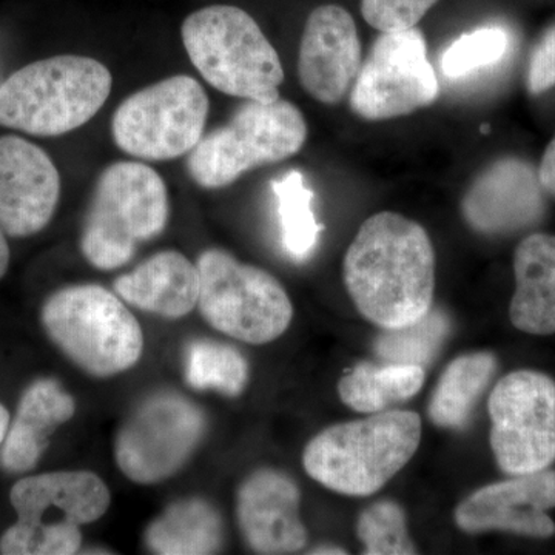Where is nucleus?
Wrapping results in <instances>:
<instances>
[{"mask_svg": "<svg viewBox=\"0 0 555 555\" xmlns=\"http://www.w3.org/2000/svg\"><path fill=\"white\" fill-rule=\"evenodd\" d=\"M353 305L382 328L415 323L433 309L436 251L423 225L382 211L363 222L343 262Z\"/></svg>", "mask_w": 555, "mask_h": 555, "instance_id": "nucleus-1", "label": "nucleus"}, {"mask_svg": "<svg viewBox=\"0 0 555 555\" xmlns=\"http://www.w3.org/2000/svg\"><path fill=\"white\" fill-rule=\"evenodd\" d=\"M422 441V418L412 411H383L338 423L309 441L302 466L324 488L367 496L411 462Z\"/></svg>", "mask_w": 555, "mask_h": 555, "instance_id": "nucleus-2", "label": "nucleus"}, {"mask_svg": "<svg viewBox=\"0 0 555 555\" xmlns=\"http://www.w3.org/2000/svg\"><path fill=\"white\" fill-rule=\"evenodd\" d=\"M40 324L50 341L76 367L109 378L137 366L144 332L118 294L100 284H69L43 301Z\"/></svg>", "mask_w": 555, "mask_h": 555, "instance_id": "nucleus-3", "label": "nucleus"}, {"mask_svg": "<svg viewBox=\"0 0 555 555\" xmlns=\"http://www.w3.org/2000/svg\"><path fill=\"white\" fill-rule=\"evenodd\" d=\"M112 86V73L93 57L61 54L33 62L0 86V126L61 137L98 115Z\"/></svg>", "mask_w": 555, "mask_h": 555, "instance_id": "nucleus-4", "label": "nucleus"}, {"mask_svg": "<svg viewBox=\"0 0 555 555\" xmlns=\"http://www.w3.org/2000/svg\"><path fill=\"white\" fill-rule=\"evenodd\" d=\"M169 217V192L158 171L137 160H119L98 178L80 232V251L94 269H118L141 244L166 230Z\"/></svg>", "mask_w": 555, "mask_h": 555, "instance_id": "nucleus-5", "label": "nucleus"}, {"mask_svg": "<svg viewBox=\"0 0 555 555\" xmlns=\"http://www.w3.org/2000/svg\"><path fill=\"white\" fill-rule=\"evenodd\" d=\"M181 36L190 61L214 89L244 101L280 100L283 64L246 11L206 7L190 14Z\"/></svg>", "mask_w": 555, "mask_h": 555, "instance_id": "nucleus-6", "label": "nucleus"}, {"mask_svg": "<svg viewBox=\"0 0 555 555\" xmlns=\"http://www.w3.org/2000/svg\"><path fill=\"white\" fill-rule=\"evenodd\" d=\"M306 139L308 122L292 102L246 101L228 124L201 138L188 171L199 188H228L247 171L297 155Z\"/></svg>", "mask_w": 555, "mask_h": 555, "instance_id": "nucleus-7", "label": "nucleus"}, {"mask_svg": "<svg viewBox=\"0 0 555 555\" xmlns=\"http://www.w3.org/2000/svg\"><path fill=\"white\" fill-rule=\"evenodd\" d=\"M196 268L201 315L221 334L259 346L275 341L291 326L294 306L272 273L221 248L204 250Z\"/></svg>", "mask_w": 555, "mask_h": 555, "instance_id": "nucleus-8", "label": "nucleus"}, {"mask_svg": "<svg viewBox=\"0 0 555 555\" xmlns=\"http://www.w3.org/2000/svg\"><path fill=\"white\" fill-rule=\"evenodd\" d=\"M208 109L210 102L198 80L170 76L120 102L112 119L113 141L134 158H179L204 137Z\"/></svg>", "mask_w": 555, "mask_h": 555, "instance_id": "nucleus-9", "label": "nucleus"}, {"mask_svg": "<svg viewBox=\"0 0 555 555\" xmlns=\"http://www.w3.org/2000/svg\"><path fill=\"white\" fill-rule=\"evenodd\" d=\"M206 433L198 404L178 392L153 393L119 427L116 465L133 483H163L188 465Z\"/></svg>", "mask_w": 555, "mask_h": 555, "instance_id": "nucleus-10", "label": "nucleus"}, {"mask_svg": "<svg viewBox=\"0 0 555 555\" xmlns=\"http://www.w3.org/2000/svg\"><path fill=\"white\" fill-rule=\"evenodd\" d=\"M496 465L507 476L539 473L555 463V382L520 369L500 379L488 401Z\"/></svg>", "mask_w": 555, "mask_h": 555, "instance_id": "nucleus-11", "label": "nucleus"}, {"mask_svg": "<svg viewBox=\"0 0 555 555\" xmlns=\"http://www.w3.org/2000/svg\"><path fill=\"white\" fill-rule=\"evenodd\" d=\"M438 91L423 33H382L350 89V108L367 120L400 118L434 104Z\"/></svg>", "mask_w": 555, "mask_h": 555, "instance_id": "nucleus-12", "label": "nucleus"}, {"mask_svg": "<svg viewBox=\"0 0 555 555\" xmlns=\"http://www.w3.org/2000/svg\"><path fill=\"white\" fill-rule=\"evenodd\" d=\"M551 509H555V470L547 467L477 489L456 506L454 518L466 534L503 531L550 539L555 534Z\"/></svg>", "mask_w": 555, "mask_h": 555, "instance_id": "nucleus-13", "label": "nucleus"}, {"mask_svg": "<svg viewBox=\"0 0 555 555\" xmlns=\"http://www.w3.org/2000/svg\"><path fill=\"white\" fill-rule=\"evenodd\" d=\"M539 170L528 160L505 156L486 167L462 199L470 229L483 235H511L535 228L546 215Z\"/></svg>", "mask_w": 555, "mask_h": 555, "instance_id": "nucleus-14", "label": "nucleus"}, {"mask_svg": "<svg viewBox=\"0 0 555 555\" xmlns=\"http://www.w3.org/2000/svg\"><path fill=\"white\" fill-rule=\"evenodd\" d=\"M61 199V175L46 150L20 137H0V228L28 238L50 224Z\"/></svg>", "mask_w": 555, "mask_h": 555, "instance_id": "nucleus-15", "label": "nucleus"}, {"mask_svg": "<svg viewBox=\"0 0 555 555\" xmlns=\"http://www.w3.org/2000/svg\"><path fill=\"white\" fill-rule=\"evenodd\" d=\"M297 481L275 467H261L244 478L236 492L241 535L254 553L297 554L308 545V529L299 517Z\"/></svg>", "mask_w": 555, "mask_h": 555, "instance_id": "nucleus-16", "label": "nucleus"}, {"mask_svg": "<svg viewBox=\"0 0 555 555\" xmlns=\"http://www.w3.org/2000/svg\"><path fill=\"white\" fill-rule=\"evenodd\" d=\"M361 67L356 21L338 5L313 10L299 46L298 76L313 100L337 105L345 100Z\"/></svg>", "mask_w": 555, "mask_h": 555, "instance_id": "nucleus-17", "label": "nucleus"}, {"mask_svg": "<svg viewBox=\"0 0 555 555\" xmlns=\"http://www.w3.org/2000/svg\"><path fill=\"white\" fill-rule=\"evenodd\" d=\"M10 503L20 521L80 528L107 514L112 492L91 470H51L22 476L11 488Z\"/></svg>", "mask_w": 555, "mask_h": 555, "instance_id": "nucleus-18", "label": "nucleus"}, {"mask_svg": "<svg viewBox=\"0 0 555 555\" xmlns=\"http://www.w3.org/2000/svg\"><path fill=\"white\" fill-rule=\"evenodd\" d=\"M76 414V400L60 379L40 377L25 387L0 447V467L25 476L39 465L51 437Z\"/></svg>", "mask_w": 555, "mask_h": 555, "instance_id": "nucleus-19", "label": "nucleus"}, {"mask_svg": "<svg viewBox=\"0 0 555 555\" xmlns=\"http://www.w3.org/2000/svg\"><path fill=\"white\" fill-rule=\"evenodd\" d=\"M113 288L142 312L179 320L198 306L199 272L181 251L163 250L116 278Z\"/></svg>", "mask_w": 555, "mask_h": 555, "instance_id": "nucleus-20", "label": "nucleus"}, {"mask_svg": "<svg viewBox=\"0 0 555 555\" xmlns=\"http://www.w3.org/2000/svg\"><path fill=\"white\" fill-rule=\"evenodd\" d=\"M514 275L511 323L529 335L555 334V236L534 233L521 241L514 255Z\"/></svg>", "mask_w": 555, "mask_h": 555, "instance_id": "nucleus-21", "label": "nucleus"}, {"mask_svg": "<svg viewBox=\"0 0 555 555\" xmlns=\"http://www.w3.org/2000/svg\"><path fill=\"white\" fill-rule=\"evenodd\" d=\"M224 521L214 503L190 496L171 503L150 524L145 545L159 555H207L221 553Z\"/></svg>", "mask_w": 555, "mask_h": 555, "instance_id": "nucleus-22", "label": "nucleus"}, {"mask_svg": "<svg viewBox=\"0 0 555 555\" xmlns=\"http://www.w3.org/2000/svg\"><path fill=\"white\" fill-rule=\"evenodd\" d=\"M496 367L499 361L491 352L465 353L451 361L430 397V422L443 429H463L491 385Z\"/></svg>", "mask_w": 555, "mask_h": 555, "instance_id": "nucleus-23", "label": "nucleus"}, {"mask_svg": "<svg viewBox=\"0 0 555 555\" xmlns=\"http://www.w3.org/2000/svg\"><path fill=\"white\" fill-rule=\"evenodd\" d=\"M425 379L426 371L420 366L360 363L339 379L338 396L352 411L377 414L411 400Z\"/></svg>", "mask_w": 555, "mask_h": 555, "instance_id": "nucleus-24", "label": "nucleus"}, {"mask_svg": "<svg viewBox=\"0 0 555 555\" xmlns=\"http://www.w3.org/2000/svg\"><path fill=\"white\" fill-rule=\"evenodd\" d=\"M451 327L448 313L433 308L408 326L383 328L372 347L382 363L426 369L436 360Z\"/></svg>", "mask_w": 555, "mask_h": 555, "instance_id": "nucleus-25", "label": "nucleus"}, {"mask_svg": "<svg viewBox=\"0 0 555 555\" xmlns=\"http://www.w3.org/2000/svg\"><path fill=\"white\" fill-rule=\"evenodd\" d=\"M278 199L281 238L288 257L306 261L315 250L321 225L313 211V192L306 184L301 171L291 170L283 178L273 181Z\"/></svg>", "mask_w": 555, "mask_h": 555, "instance_id": "nucleus-26", "label": "nucleus"}, {"mask_svg": "<svg viewBox=\"0 0 555 555\" xmlns=\"http://www.w3.org/2000/svg\"><path fill=\"white\" fill-rule=\"evenodd\" d=\"M184 374L193 389L238 397L247 387L250 369L236 347L215 339H196L185 350Z\"/></svg>", "mask_w": 555, "mask_h": 555, "instance_id": "nucleus-27", "label": "nucleus"}, {"mask_svg": "<svg viewBox=\"0 0 555 555\" xmlns=\"http://www.w3.org/2000/svg\"><path fill=\"white\" fill-rule=\"evenodd\" d=\"M358 540L366 555H412L418 553L408 532L406 513L393 500H378L357 520Z\"/></svg>", "mask_w": 555, "mask_h": 555, "instance_id": "nucleus-28", "label": "nucleus"}, {"mask_svg": "<svg viewBox=\"0 0 555 555\" xmlns=\"http://www.w3.org/2000/svg\"><path fill=\"white\" fill-rule=\"evenodd\" d=\"M82 546V532L76 526H50L14 521L0 535L3 555H72Z\"/></svg>", "mask_w": 555, "mask_h": 555, "instance_id": "nucleus-29", "label": "nucleus"}, {"mask_svg": "<svg viewBox=\"0 0 555 555\" xmlns=\"http://www.w3.org/2000/svg\"><path fill=\"white\" fill-rule=\"evenodd\" d=\"M509 47V36L500 27L478 28L455 39L441 56V72L449 79L463 78L496 64Z\"/></svg>", "mask_w": 555, "mask_h": 555, "instance_id": "nucleus-30", "label": "nucleus"}, {"mask_svg": "<svg viewBox=\"0 0 555 555\" xmlns=\"http://www.w3.org/2000/svg\"><path fill=\"white\" fill-rule=\"evenodd\" d=\"M438 0H361V13L371 27L382 33L416 27Z\"/></svg>", "mask_w": 555, "mask_h": 555, "instance_id": "nucleus-31", "label": "nucleus"}, {"mask_svg": "<svg viewBox=\"0 0 555 555\" xmlns=\"http://www.w3.org/2000/svg\"><path fill=\"white\" fill-rule=\"evenodd\" d=\"M555 86V25L543 35L532 51L528 69V90L542 94Z\"/></svg>", "mask_w": 555, "mask_h": 555, "instance_id": "nucleus-32", "label": "nucleus"}, {"mask_svg": "<svg viewBox=\"0 0 555 555\" xmlns=\"http://www.w3.org/2000/svg\"><path fill=\"white\" fill-rule=\"evenodd\" d=\"M539 178L543 190L550 193V195L555 196V137L551 144L547 145L542 163H540Z\"/></svg>", "mask_w": 555, "mask_h": 555, "instance_id": "nucleus-33", "label": "nucleus"}, {"mask_svg": "<svg viewBox=\"0 0 555 555\" xmlns=\"http://www.w3.org/2000/svg\"><path fill=\"white\" fill-rule=\"evenodd\" d=\"M11 251L7 233L0 228V280L7 275L10 269Z\"/></svg>", "mask_w": 555, "mask_h": 555, "instance_id": "nucleus-34", "label": "nucleus"}, {"mask_svg": "<svg viewBox=\"0 0 555 555\" xmlns=\"http://www.w3.org/2000/svg\"><path fill=\"white\" fill-rule=\"evenodd\" d=\"M11 422V414L5 404L0 401V447H2L3 440H5L7 433H9V426Z\"/></svg>", "mask_w": 555, "mask_h": 555, "instance_id": "nucleus-35", "label": "nucleus"}, {"mask_svg": "<svg viewBox=\"0 0 555 555\" xmlns=\"http://www.w3.org/2000/svg\"><path fill=\"white\" fill-rule=\"evenodd\" d=\"M312 555H345L347 551L345 547L335 545H320L309 551Z\"/></svg>", "mask_w": 555, "mask_h": 555, "instance_id": "nucleus-36", "label": "nucleus"}]
</instances>
